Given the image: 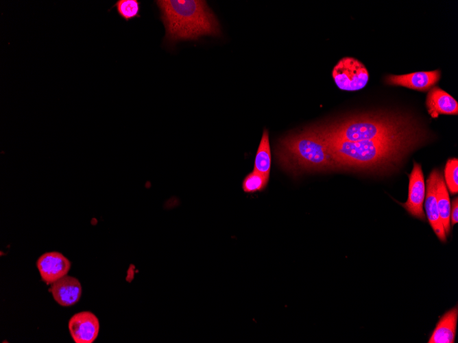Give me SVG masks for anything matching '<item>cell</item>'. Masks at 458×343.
Segmentation results:
<instances>
[{"label":"cell","mask_w":458,"mask_h":343,"mask_svg":"<svg viewBox=\"0 0 458 343\" xmlns=\"http://www.w3.org/2000/svg\"><path fill=\"white\" fill-rule=\"evenodd\" d=\"M420 134L422 133L415 131L358 142L322 138L337 168L378 171L392 168L402 161L411 150L420 144L422 140Z\"/></svg>","instance_id":"obj_1"},{"label":"cell","mask_w":458,"mask_h":343,"mask_svg":"<svg viewBox=\"0 0 458 343\" xmlns=\"http://www.w3.org/2000/svg\"><path fill=\"white\" fill-rule=\"evenodd\" d=\"M155 2L165 27L164 42L167 45L221 34L219 22L205 1L158 0Z\"/></svg>","instance_id":"obj_2"},{"label":"cell","mask_w":458,"mask_h":343,"mask_svg":"<svg viewBox=\"0 0 458 343\" xmlns=\"http://www.w3.org/2000/svg\"><path fill=\"white\" fill-rule=\"evenodd\" d=\"M315 128L325 139L358 142L415 132L418 127L400 115L367 114Z\"/></svg>","instance_id":"obj_3"},{"label":"cell","mask_w":458,"mask_h":343,"mask_svg":"<svg viewBox=\"0 0 458 343\" xmlns=\"http://www.w3.org/2000/svg\"><path fill=\"white\" fill-rule=\"evenodd\" d=\"M282 159L299 168L325 171L337 168L327 144L315 127L285 138Z\"/></svg>","instance_id":"obj_4"},{"label":"cell","mask_w":458,"mask_h":343,"mask_svg":"<svg viewBox=\"0 0 458 343\" xmlns=\"http://www.w3.org/2000/svg\"><path fill=\"white\" fill-rule=\"evenodd\" d=\"M332 75L337 86L346 91L361 90L366 86L369 79L366 67L352 57L341 58L334 66Z\"/></svg>","instance_id":"obj_5"},{"label":"cell","mask_w":458,"mask_h":343,"mask_svg":"<svg viewBox=\"0 0 458 343\" xmlns=\"http://www.w3.org/2000/svg\"><path fill=\"white\" fill-rule=\"evenodd\" d=\"M426 194V188L422 166L413 162V167L409 175L408 198L405 203H400L411 216L425 220L423 203Z\"/></svg>","instance_id":"obj_6"},{"label":"cell","mask_w":458,"mask_h":343,"mask_svg":"<svg viewBox=\"0 0 458 343\" xmlns=\"http://www.w3.org/2000/svg\"><path fill=\"white\" fill-rule=\"evenodd\" d=\"M68 327L75 343H92L99 334V322L93 313L84 311L74 314Z\"/></svg>","instance_id":"obj_7"},{"label":"cell","mask_w":458,"mask_h":343,"mask_svg":"<svg viewBox=\"0 0 458 343\" xmlns=\"http://www.w3.org/2000/svg\"><path fill=\"white\" fill-rule=\"evenodd\" d=\"M42 279L48 284L53 283L68 273L71 262L61 253L47 252L39 257L36 263Z\"/></svg>","instance_id":"obj_8"},{"label":"cell","mask_w":458,"mask_h":343,"mask_svg":"<svg viewBox=\"0 0 458 343\" xmlns=\"http://www.w3.org/2000/svg\"><path fill=\"white\" fill-rule=\"evenodd\" d=\"M439 174L437 170H433L427 179L424 207L427 219L435 235L440 241L445 242L446 234L439 217L436 198V187Z\"/></svg>","instance_id":"obj_9"},{"label":"cell","mask_w":458,"mask_h":343,"mask_svg":"<svg viewBox=\"0 0 458 343\" xmlns=\"http://www.w3.org/2000/svg\"><path fill=\"white\" fill-rule=\"evenodd\" d=\"M440 78L439 70L420 71L405 75H389L385 78L387 84L401 86L419 91L430 90Z\"/></svg>","instance_id":"obj_10"},{"label":"cell","mask_w":458,"mask_h":343,"mask_svg":"<svg viewBox=\"0 0 458 343\" xmlns=\"http://www.w3.org/2000/svg\"><path fill=\"white\" fill-rule=\"evenodd\" d=\"M49 290L54 300L65 307L75 304L82 295V286L79 280L67 275L53 283Z\"/></svg>","instance_id":"obj_11"},{"label":"cell","mask_w":458,"mask_h":343,"mask_svg":"<svg viewBox=\"0 0 458 343\" xmlns=\"http://www.w3.org/2000/svg\"><path fill=\"white\" fill-rule=\"evenodd\" d=\"M426 105L432 118H437L439 114H458L457 101L446 91L436 86L429 90Z\"/></svg>","instance_id":"obj_12"},{"label":"cell","mask_w":458,"mask_h":343,"mask_svg":"<svg viewBox=\"0 0 458 343\" xmlns=\"http://www.w3.org/2000/svg\"><path fill=\"white\" fill-rule=\"evenodd\" d=\"M458 318L457 306L448 311L437 322L429 343L455 342Z\"/></svg>","instance_id":"obj_13"},{"label":"cell","mask_w":458,"mask_h":343,"mask_svg":"<svg viewBox=\"0 0 458 343\" xmlns=\"http://www.w3.org/2000/svg\"><path fill=\"white\" fill-rule=\"evenodd\" d=\"M436 198L440 219L445 233L450 231V201L444 177L439 174L436 187Z\"/></svg>","instance_id":"obj_14"},{"label":"cell","mask_w":458,"mask_h":343,"mask_svg":"<svg viewBox=\"0 0 458 343\" xmlns=\"http://www.w3.org/2000/svg\"><path fill=\"white\" fill-rule=\"evenodd\" d=\"M271 168V151L268 131L265 129L255 156L254 170L269 177Z\"/></svg>","instance_id":"obj_15"},{"label":"cell","mask_w":458,"mask_h":343,"mask_svg":"<svg viewBox=\"0 0 458 343\" xmlns=\"http://www.w3.org/2000/svg\"><path fill=\"white\" fill-rule=\"evenodd\" d=\"M268 181L269 177L253 170L244 178L242 182V189L248 194L261 192L266 188Z\"/></svg>","instance_id":"obj_16"},{"label":"cell","mask_w":458,"mask_h":343,"mask_svg":"<svg viewBox=\"0 0 458 343\" xmlns=\"http://www.w3.org/2000/svg\"><path fill=\"white\" fill-rule=\"evenodd\" d=\"M113 7L119 16L126 21L140 17V2L138 0H118Z\"/></svg>","instance_id":"obj_17"},{"label":"cell","mask_w":458,"mask_h":343,"mask_svg":"<svg viewBox=\"0 0 458 343\" xmlns=\"http://www.w3.org/2000/svg\"><path fill=\"white\" fill-rule=\"evenodd\" d=\"M458 160L449 159L444 168V181L452 194L458 192Z\"/></svg>","instance_id":"obj_18"},{"label":"cell","mask_w":458,"mask_h":343,"mask_svg":"<svg viewBox=\"0 0 458 343\" xmlns=\"http://www.w3.org/2000/svg\"><path fill=\"white\" fill-rule=\"evenodd\" d=\"M458 199L457 197L455 198L452 203H450V223L451 225H454L458 222Z\"/></svg>","instance_id":"obj_19"}]
</instances>
